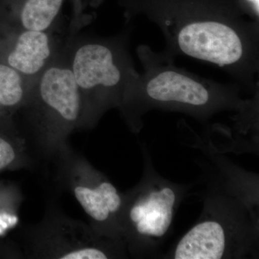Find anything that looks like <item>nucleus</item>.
Masks as SVG:
<instances>
[{
	"label": "nucleus",
	"instance_id": "1",
	"mask_svg": "<svg viewBox=\"0 0 259 259\" xmlns=\"http://www.w3.org/2000/svg\"><path fill=\"white\" fill-rule=\"evenodd\" d=\"M197 148L210 161L198 162L207 183L202 212L163 258H258V175L236 166L208 144Z\"/></svg>",
	"mask_w": 259,
	"mask_h": 259
},
{
	"label": "nucleus",
	"instance_id": "2",
	"mask_svg": "<svg viewBox=\"0 0 259 259\" xmlns=\"http://www.w3.org/2000/svg\"><path fill=\"white\" fill-rule=\"evenodd\" d=\"M137 54L144 71L118 109L134 134L141 132L143 118L151 110L180 112L202 124H208L218 114L232 112L238 132L258 133L259 95L243 98L238 83L218 82L179 67L165 51L141 45Z\"/></svg>",
	"mask_w": 259,
	"mask_h": 259
},
{
	"label": "nucleus",
	"instance_id": "3",
	"mask_svg": "<svg viewBox=\"0 0 259 259\" xmlns=\"http://www.w3.org/2000/svg\"><path fill=\"white\" fill-rule=\"evenodd\" d=\"M161 30L165 51L217 66L243 93L259 95V23L228 5L200 3L146 5Z\"/></svg>",
	"mask_w": 259,
	"mask_h": 259
},
{
	"label": "nucleus",
	"instance_id": "4",
	"mask_svg": "<svg viewBox=\"0 0 259 259\" xmlns=\"http://www.w3.org/2000/svg\"><path fill=\"white\" fill-rule=\"evenodd\" d=\"M26 128L23 136L35 161H53L69 146L70 135L85 129L82 94L64 49L32 83L22 110Z\"/></svg>",
	"mask_w": 259,
	"mask_h": 259
},
{
	"label": "nucleus",
	"instance_id": "5",
	"mask_svg": "<svg viewBox=\"0 0 259 259\" xmlns=\"http://www.w3.org/2000/svg\"><path fill=\"white\" fill-rule=\"evenodd\" d=\"M129 32L111 37L75 39L64 49L82 94L85 129L94 128L109 110H118L139 76L128 49Z\"/></svg>",
	"mask_w": 259,
	"mask_h": 259
},
{
	"label": "nucleus",
	"instance_id": "6",
	"mask_svg": "<svg viewBox=\"0 0 259 259\" xmlns=\"http://www.w3.org/2000/svg\"><path fill=\"white\" fill-rule=\"evenodd\" d=\"M141 148L144 173L137 185L123 192L121 232L129 256L158 258L171 235L177 209L193 184H178L161 176L146 145L141 144Z\"/></svg>",
	"mask_w": 259,
	"mask_h": 259
},
{
	"label": "nucleus",
	"instance_id": "7",
	"mask_svg": "<svg viewBox=\"0 0 259 259\" xmlns=\"http://www.w3.org/2000/svg\"><path fill=\"white\" fill-rule=\"evenodd\" d=\"M23 256L42 259L128 258L123 240L102 236L69 217L52 201L40 222L23 227Z\"/></svg>",
	"mask_w": 259,
	"mask_h": 259
},
{
	"label": "nucleus",
	"instance_id": "8",
	"mask_svg": "<svg viewBox=\"0 0 259 259\" xmlns=\"http://www.w3.org/2000/svg\"><path fill=\"white\" fill-rule=\"evenodd\" d=\"M54 162L56 182L74 196L86 214L90 226L102 236L123 240L120 228L123 192L69 145Z\"/></svg>",
	"mask_w": 259,
	"mask_h": 259
},
{
	"label": "nucleus",
	"instance_id": "9",
	"mask_svg": "<svg viewBox=\"0 0 259 259\" xmlns=\"http://www.w3.org/2000/svg\"><path fill=\"white\" fill-rule=\"evenodd\" d=\"M60 51L52 31L8 26L0 37V62L8 65L31 82Z\"/></svg>",
	"mask_w": 259,
	"mask_h": 259
},
{
	"label": "nucleus",
	"instance_id": "10",
	"mask_svg": "<svg viewBox=\"0 0 259 259\" xmlns=\"http://www.w3.org/2000/svg\"><path fill=\"white\" fill-rule=\"evenodd\" d=\"M64 1L25 0L15 12L8 26L37 31H52Z\"/></svg>",
	"mask_w": 259,
	"mask_h": 259
},
{
	"label": "nucleus",
	"instance_id": "11",
	"mask_svg": "<svg viewBox=\"0 0 259 259\" xmlns=\"http://www.w3.org/2000/svg\"><path fill=\"white\" fill-rule=\"evenodd\" d=\"M32 83L0 62V115L11 116L20 111L28 100Z\"/></svg>",
	"mask_w": 259,
	"mask_h": 259
},
{
	"label": "nucleus",
	"instance_id": "12",
	"mask_svg": "<svg viewBox=\"0 0 259 259\" xmlns=\"http://www.w3.org/2000/svg\"><path fill=\"white\" fill-rule=\"evenodd\" d=\"M35 163L23 134L17 133L11 138L0 136V171L9 168H30Z\"/></svg>",
	"mask_w": 259,
	"mask_h": 259
},
{
	"label": "nucleus",
	"instance_id": "13",
	"mask_svg": "<svg viewBox=\"0 0 259 259\" xmlns=\"http://www.w3.org/2000/svg\"><path fill=\"white\" fill-rule=\"evenodd\" d=\"M249 5L250 19L259 23V0H244Z\"/></svg>",
	"mask_w": 259,
	"mask_h": 259
}]
</instances>
